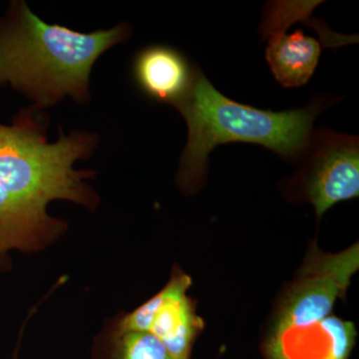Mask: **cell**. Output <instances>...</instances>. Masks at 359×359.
I'll use <instances>...</instances> for the list:
<instances>
[{"label": "cell", "instance_id": "cell-1", "mask_svg": "<svg viewBox=\"0 0 359 359\" xmlns=\"http://www.w3.org/2000/svg\"><path fill=\"white\" fill-rule=\"evenodd\" d=\"M130 34L126 22L90 33L48 25L25 1H11L0 18V85L25 94L39 109L65 96L87 102L94 63Z\"/></svg>", "mask_w": 359, "mask_h": 359}, {"label": "cell", "instance_id": "cell-2", "mask_svg": "<svg viewBox=\"0 0 359 359\" xmlns=\"http://www.w3.org/2000/svg\"><path fill=\"white\" fill-rule=\"evenodd\" d=\"M330 102L320 99L302 109L285 112L257 109L226 98L202 71L194 68L190 88L174 105L188 126L177 177L179 186L187 193L195 192L205 178L210 153L222 144H257L287 159L302 157L314 120Z\"/></svg>", "mask_w": 359, "mask_h": 359}, {"label": "cell", "instance_id": "cell-3", "mask_svg": "<svg viewBox=\"0 0 359 359\" xmlns=\"http://www.w3.org/2000/svg\"><path fill=\"white\" fill-rule=\"evenodd\" d=\"M49 119L41 109H22L11 125L0 124V184L20 202L46 210L50 201L66 200L95 211L98 194L89 185V170H74L77 160L88 159L98 145L92 132H60L47 140Z\"/></svg>", "mask_w": 359, "mask_h": 359}, {"label": "cell", "instance_id": "cell-4", "mask_svg": "<svg viewBox=\"0 0 359 359\" xmlns=\"http://www.w3.org/2000/svg\"><path fill=\"white\" fill-rule=\"evenodd\" d=\"M359 268V245L327 254L316 245L309 250L295 282L285 294L271 334L323 332L339 320L335 302L346 295Z\"/></svg>", "mask_w": 359, "mask_h": 359}, {"label": "cell", "instance_id": "cell-5", "mask_svg": "<svg viewBox=\"0 0 359 359\" xmlns=\"http://www.w3.org/2000/svg\"><path fill=\"white\" fill-rule=\"evenodd\" d=\"M297 175L302 195L313 205L318 219L341 201L359 195V141L320 128L311 132Z\"/></svg>", "mask_w": 359, "mask_h": 359}, {"label": "cell", "instance_id": "cell-6", "mask_svg": "<svg viewBox=\"0 0 359 359\" xmlns=\"http://www.w3.org/2000/svg\"><path fill=\"white\" fill-rule=\"evenodd\" d=\"M191 285L190 276L175 269L169 282L154 297L112 320L125 330L155 335L174 359H190L194 342L204 327L188 295Z\"/></svg>", "mask_w": 359, "mask_h": 359}, {"label": "cell", "instance_id": "cell-7", "mask_svg": "<svg viewBox=\"0 0 359 359\" xmlns=\"http://www.w3.org/2000/svg\"><path fill=\"white\" fill-rule=\"evenodd\" d=\"M259 32L268 41L266 61L276 79L287 88L306 84L320 60L321 42L301 28L287 34L285 25L266 9Z\"/></svg>", "mask_w": 359, "mask_h": 359}, {"label": "cell", "instance_id": "cell-8", "mask_svg": "<svg viewBox=\"0 0 359 359\" xmlns=\"http://www.w3.org/2000/svg\"><path fill=\"white\" fill-rule=\"evenodd\" d=\"M66 230L65 221L52 218L46 210L16 200L0 184V269L8 264L9 250L39 252L55 242Z\"/></svg>", "mask_w": 359, "mask_h": 359}, {"label": "cell", "instance_id": "cell-9", "mask_svg": "<svg viewBox=\"0 0 359 359\" xmlns=\"http://www.w3.org/2000/svg\"><path fill=\"white\" fill-rule=\"evenodd\" d=\"M132 73L139 89L149 98L175 105L192 83L194 68L183 54L165 45H152L135 56Z\"/></svg>", "mask_w": 359, "mask_h": 359}, {"label": "cell", "instance_id": "cell-10", "mask_svg": "<svg viewBox=\"0 0 359 359\" xmlns=\"http://www.w3.org/2000/svg\"><path fill=\"white\" fill-rule=\"evenodd\" d=\"M90 359H174L155 335L125 330L110 318L96 335Z\"/></svg>", "mask_w": 359, "mask_h": 359}, {"label": "cell", "instance_id": "cell-11", "mask_svg": "<svg viewBox=\"0 0 359 359\" xmlns=\"http://www.w3.org/2000/svg\"><path fill=\"white\" fill-rule=\"evenodd\" d=\"M18 348L15 349V353L13 354V359H18Z\"/></svg>", "mask_w": 359, "mask_h": 359}]
</instances>
